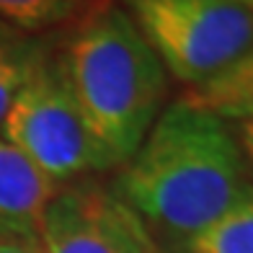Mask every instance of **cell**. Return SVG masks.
Here are the masks:
<instances>
[{
    "mask_svg": "<svg viewBox=\"0 0 253 253\" xmlns=\"http://www.w3.org/2000/svg\"><path fill=\"white\" fill-rule=\"evenodd\" d=\"M0 137L24 153L54 186L117 170L80 111L62 47L44 57L18 90L0 122Z\"/></svg>",
    "mask_w": 253,
    "mask_h": 253,
    "instance_id": "3",
    "label": "cell"
},
{
    "mask_svg": "<svg viewBox=\"0 0 253 253\" xmlns=\"http://www.w3.org/2000/svg\"><path fill=\"white\" fill-rule=\"evenodd\" d=\"M246 160L222 119L176 101L158 114L111 191L140 217L160 253L212 222L246 186Z\"/></svg>",
    "mask_w": 253,
    "mask_h": 253,
    "instance_id": "1",
    "label": "cell"
},
{
    "mask_svg": "<svg viewBox=\"0 0 253 253\" xmlns=\"http://www.w3.org/2000/svg\"><path fill=\"white\" fill-rule=\"evenodd\" d=\"M62 57L80 111L119 168L163 111L168 93L163 65L114 3L73 29Z\"/></svg>",
    "mask_w": 253,
    "mask_h": 253,
    "instance_id": "2",
    "label": "cell"
},
{
    "mask_svg": "<svg viewBox=\"0 0 253 253\" xmlns=\"http://www.w3.org/2000/svg\"><path fill=\"white\" fill-rule=\"evenodd\" d=\"M168 253H253V183L225 210Z\"/></svg>",
    "mask_w": 253,
    "mask_h": 253,
    "instance_id": "9",
    "label": "cell"
},
{
    "mask_svg": "<svg viewBox=\"0 0 253 253\" xmlns=\"http://www.w3.org/2000/svg\"><path fill=\"white\" fill-rule=\"evenodd\" d=\"M230 3H240V5H246V8L253 10V0H230Z\"/></svg>",
    "mask_w": 253,
    "mask_h": 253,
    "instance_id": "13",
    "label": "cell"
},
{
    "mask_svg": "<svg viewBox=\"0 0 253 253\" xmlns=\"http://www.w3.org/2000/svg\"><path fill=\"white\" fill-rule=\"evenodd\" d=\"M235 140H238L240 153H243L246 168H251V173H253V122H246V124H240V126H238Z\"/></svg>",
    "mask_w": 253,
    "mask_h": 253,
    "instance_id": "11",
    "label": "cell"
},
{
    "mask_svg": "<svg viewBox=\"0 0 253 253\" xmlns=\"http://www.w3.org/2000/svg\"><path fill=\"white\" fill-rule=\"evenodd\" d=\"M0 253H39V240H0Z\"/></svg>",
    "mask_w": 253,
    "mask_h": 253,
    "instance_id": "12",
    "label": "cell"
},
{
    "mask_svg": "<svg viewBox=\"0 0 253 253\" xmlns=\"http://www.w3.org/2000/svg\"><path fill=\"white\" fill-rule=\"evenodd\" d=\"M54 47V34H31L0 18V122L18 90Z\"/></svg>",
    "mask_w": 253,
    "mask_h": 253,
    "instance_id": "8",
    "label": "cell"
},
{
    "mask_svg": "<svg viewBox=\"0 0 253 253\" xmlns=\"http://www.w3.org/2000/svg\"><path fill=\"white\" fill-rule=\"evenodd\" d=\"M163 70L199 85L253 44V10L230 0H119Z\"/></svg>",
    "mask_w": 253,
    "mask_h": 253,
    "instance_id": "4",
    "label": "cell"
},
{
    "mask_svg": "<svg viewBox=\"0 0 253 253\" xmlns=\"http://www.w3.org/2000/svg\"><path fill=\"white\" fill-rule=\"evenodd\" d=\"M57 186L0 137V240H37Z\"/></svg>",
    "mask_w": 253,
    "mask_h": 253,
    "instance_id": "6",
    "label": "cell"
},
{
    "mask_svg": "<svg viewBox=\"0 0 253 253\" xmlns=\"http://www.w3.org/2000/svg\"><path fill=\"white\" fill-rule=\"evenodd\" d=\"M178 101L222 122H253V44L214 78L186 88Z\"/></svg>",
    "mask_w": 253,
    "mask_h": 253,
    "instance_id": "7",
    "label": "cell"
},
{
    "mask_svg": "<svg viewBox=\"0 0 253 253\" xmlns=\"http://www.w3.org/2000/svg\"><path fill=\"white\" fill-rule=\"evenodd\" d=\"M37 240L39 253H160L140 217L96 178L57 186Z\"/></svg>",
    "mask_w": 253,
    "mask_h": 253,
    "instance_id": "5",
    "label": "cell"
},
{
    "mask_svg": "<svg viewBox=\"0 0 253 253\" xmlns=\"http://www.w3.org/2000/svg\"><path fill=\"white\" fill-rule=\"evenodd\" d=\"M111 0H0V18L31 34H54L75 29Z\"/></svg>",
    "mask_w": 253,
    "mask_h": 253,
    "instance_id": "10",
    "label": "cell"
}]
</instances>
